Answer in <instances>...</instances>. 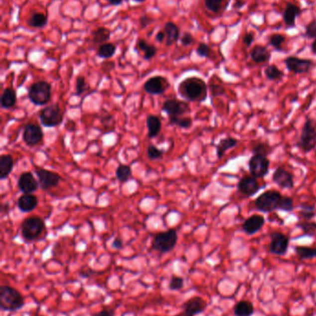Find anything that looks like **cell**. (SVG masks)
<instances>
[{
    "mask_svg": "<svg viewBox=\"0 0 316 316\" xmlns=\"http://www.w3.org/2000/svg\"><path fill=\"white\" fill-rule=\"evenodd\" d=\"M178 92L188 101L204 102L208 97V86L201 78H186L178 85Z\"/></svg>",
    "mask_w": 316,
    "mask_h": 316,
    "instance_id": "cell-1",
    "label": "cell"
},
{
    "mask_svg": "<svg viewBox=\"0 0 316 316\" xmlns=\"http://www.w3.org/2000/svg\"><path fill=\"white\" fill-rule=\"evenodd\" d=\"M24 306V299L20 291L11 286L0 288V309L4 312H16Z\"/></svg>",
    "mask_w": 316,
    "mask_h": 316,
    "instance_id": "cell-2",
    "label": "cell"
},
{
    "mask_svg": "<svg viewBox=\"0 0 316 316\" xmlns=\"http://www.w3.org/2000/svg\"><path fill=\"white\" fill-rule=\"evenodd\" d=\"M283 198V195L278 191H266L259 195L254 200V207L258 211L264 213H271L279 209V205Z\"/></svg>",
    "mask_w": 316,
    "mask_h": 316,
    "instance_id": "cell-3",
    "label": "cell"
},
{
    "mask_svg": "<svg viewBox=\"0 0 316 316\" xmlns=\"http://www.w3.org/2000/svg\"><path fill=\"white\" fill-rule=\"evenodd\" d=\"M297 146L304 153H310L316 148V126L311 117H307Z\"/></svg>",
    "mask_w": 316,
    "mask_h": 316,
    "instance_id": "cell-4",
    "label": "cell"
},
{
    "mask_svg": "<svg viewBox=\"0 0 316 316\" xmlns=\"http://www.w3.org/2000/svg\"><path fill=\"white\" fill-rule=\"evenodd\" d=\"M28 97L36 105H45L51 98V85L45 81L32 84L28 90Z\"/></svg>",
    "mask_w": 316,
    "mask_h": 316,
    "instance_id": "cell-5",
    "label": "cell"
},
{
    "mask_svg": "<svg viewBox=\"0 0 316 316\" xmlns=\"http://www.w3.org/2000/svg\"><path fill=\"white\" fill-rule=\"evenodd\" d=\"M45 228L46 225L44 220L37 216H33L22 222L20 226V232L22 238L26 241H33L39 238Z\"/></svg>",
    "mask_w": 316,
    "mask_h": 316,
    "instance_id": "cell-6",
    "label": "cell"
},
{
    "mask_svg": "<svg viewBox=\"0 0 316 316\" xmlns=\"http://www.w3.org/2000/svg\"><path fill=\"white\" fill-rule=\"evenodd\" d=\"M177 242V232L174 229H169L165 232L157 234L152 241V247L160 253H167L173 250Z\"/></svg>",
    "mask_w": 316,
    "mask_h": 316,
    "instance_id": "cell-7",
    "label": "cell"
},
{
    "mask_svg": "<svg viewBox=\"0 0 316 316\" xmlns=\"http://www.w3.org/2000/svg\"><path fill=\"white\" fill-rule=\"evenodd\" d=\"M40 121L46 128H54L59 126L63 120V114L59 105L46 106L40 111Z\"/></svg>",
    "mask_w": 316,
    "mask_h": 316,
    "instance_id": "cell-8",
    "label": "cell"
},
{
    "mask_svg": "<svg viewBox=\"0 0 316 316\" xmlns=\"http://www.w3.org/2000/svg\"><path fill=\"white\" fill-rule=\"evenodd\" d=\"M270 160L263 155H253L249 160L250 175L256 179H263L269 172Z\"/></svg>",
    "mask_w": 316,
    "mask_h": 316,
    "instance_id": "cell-9",
    "label": "cell"
},
{
    "mask_svg": "<svg viewBox=\"0 0 316 316\" xmlns=\"http://www.w3.org/2000/svg\"><path fill=\"white\" fill-rule=\"evenodd\" d=\"M270 238L269 251L271 253L278 256L286 255L289 250L290 238L280 231H273L270 234Z\"/></svg>",
    "mask_w": 316,
    "mask_h": 316,
    "instance_id": "cell-10",
    "label": "cell"
},
{
    "mask_svg": "<svg viewBox=\"0 0 316 316\" xmlns=\"http://www.w3.org/2000/svg\"><path fill=\"white\" fill-rule=\"evenodd\" d=\"M285 64L287 69L290 72L295 74H304L308 73L312 68L315 66V63L311 59L300 58L294 56H290L285 59Z\"/></svg>",
    "mask_w": 316,
    "mask_h": 316,
    "instance_id": "cell-11",
    "label": "cell"
},
{
    "mask_svg": "<svg viewBox=\"0 0 316 316\" xmlns=\"http://www.w3.org/2000/svg\"><path fill=\"white\" fill-rule=\"evenodd\" d=\"M161 109L169 116V117L182 116L184 114L190 112L189 105L177 99H169L165 101Z\"/></svg>",
    "mask_w": 316,
    "mask_h": 316,
    "instance_id": "cell-12",
    "label": "cell"
},
{
    "mask_svg": "<svg viewBox=\"0 0 316 316\" xmlns=\"http://www.w3.org/2000/svg\"><path fill=\"white\" fill-rule=\"evenodd\" d=\"M35 174L37 176L40 187L44 191L58 186L61 179L60 176L56 172L45 168H35Z\"/></svg>",
    "mask_w": 316,
    "mask_h": 316,
    "instance_id": "cell-13",
    "label": "cell"
},
{
    "mask_svg": "<svg viewBox=\"0 0 316 316\" xmlns=\"http://www.w3.org/2000/svg\"><path fill=\"white\" fill-rule=\"evenodd\" d=\"M257 179L252 175H245L237 183V191L246 197H252L261 190Z\"/></svg>",
    "mask_w": 316,
    "mask_h": 316,
    "instance_id": "cell-14",
    "label": "cell"
},
{
    "mask_svg": "<svg viewBox=\"0 0 316 316\" xmlns=\"http://www.w3.org/2000/svg\"><path fill=\"white\" fill-rule=\"evenodd\" d=\"M170 87L169 81L163 77V76H153L150 78L145 84H144V90L153 96H158L165 93V91L167 90Z\"/></svg>",
    "mask_w": 316,
    "mask_h": 316,
    "instance_id": "cell-15",
    "label": "cell"
},
{
    "mask_svg": "<svg viewBox=\"0 0 316 316\" xmlns=\"http://www.w3.org/2000/svg\"><path fill=\"white\" fill-rule=\"evenodd\" d=\"M273 181L281 189L291 190L294 188V175L284 168H277L272 177Z\"/></svg>",
    "mask_w": 316,
    "mask_h": 316,
    "instance_id": "cell-16",
    "label": "cell"
},
{
    "mask_svg": "<svg viewBox=\"0 0 316 316\" xmlns=\"http://www.w3.org/2000/svg\"><path fill=\"white\" fill-rule=\"evenodd\" d=\"M22 139L27 145L34 146L38 144L43 139V131L38 125L29 123L23 129Z\"/></svg>",
    "mask_w": 316,
    "mask_h": 316,
    "instance_id": "cell-17",
    "label": "cell"
},
{
    "mask_svg": "<svg viewBox=\"0 0 316 316\" xmlns=\"http://www.w3.org/2000/svg\"><path fill=\"white\" fill-rule=\"evenodd\" d=\"M207 307V303L202 298L193 297L184 304V316H196L202 314Z\"/></svg>",
    "mask_w": 316,
    "mask_h": 316,
    "instance_id": "cell-18",
    "label": "cell"
},
{
    "mask_svg": "<svg viewBox=\"0 0 316 316\" xmlns=\"http://www.w3.org/2000/svg\"><path fill=\"white\" fill-rule=\"evenodd\" d=\"M265 224V218L262 214H252L244 221L242 230L247 235L251 236L259 232Z\"/></svg>",
    "mask_w": 316,
    "mask_h": 316,
    "instance_id": "cell-19",
    "label": "cell"
},
{
    "mask_svg": "<svg viewBox=\"0 0 316 316\" xmlns=\"http://www.w3.org/2000/svg\"><path fill=\"white\" fill-rule=\"evenodd\" d=\"M18 186L20 188V192L24 194H31L36 192L39 187V182L35 180L32 172H23L20 175L18 180Z\"/></svg>",
    "mask_w": 316,
    "mask_h": 316,
    "instance_id": "cell-20",
    "label": "cell"
},
{
    "mask_svg": "<svg viewBox=\"0 0 316 316\" xmlns=\"http://www.w3.org/2000/svg\"><path fill=\"white\" fill-rule=\"evenodd\" d=\"M302 14V9L293 3H288L284 9L283 20L288 28L296 26V19Z\"/></svg>",
    "mask_w": 316,
    "mask_h": 316,
    "instance_id": "cell-21",
    "label": "cell"
},
{
    "mask_svg": "<svg viewBox=\"0 0 316 316\" xmlns=\"http://www.w3.org/2000/svg\"><path fill=\"white\" fill-rule=\"evenodd\" d=\"M250 58L256 64H264L270 60L271 53L264 45H255L250 51Z\"/></svg>",
    "mask_w": 316,
    "mask_h": 316,
    "instance_id": "cell-22",
    "label": "cell"
},
{
    "mask_svg": "<svg viewBox=\"0 0 316 316\" xmlns=\"http://www.w3.org/2000/svg\"><path fill=\"white\" fill-rule=\"evenodd\" d=\"M18 207L21 212L29 213L33 211L38 205L37 198L33 194H23L21 195L18 200Z\"/></svg>",
    "mask_w": 316,
    "mask_h": 316,
    "instance_id": "cell-23",
    "label": "cell"
},
{
    "mask_svg": "<svg viewBox=\"0 0 316 316\" xmlns=\"http://www.w3.org/2000/svg\"><path fill=\"white\" fill-rule=\"evenodd\" d=\"M166 34V45L170 46L176 43L180 38V29L174 22L167 21L163 27Z\"/></svg>",
    "mask_w": 316,
    "mask_h": 316,
    "instance_id": "cell-24",
    "label": "cell"
},
{
    "mask_svg": "<svg viewBox=\"0 0 316 316\" xmlns=\"http://www.w3.org/2000/svg\"><path fill=\"white\" fill-rule=\"evenodd\" d=\"M14 161L10 155H3L0 157V180L4 181L11 173L13 169Z\"/></svg>",
    "mask_w": 316,
    "mask_h": 316,
    "instance_id": "cell-25",
    "label": "cell"
},
{
    "mask_svg": "<svg viewBox=\"0 0 316 316\" xmlns=\"http://www.w3.org/2000/svg\"><path fill=\"white\" fill-rule=\"evenodd\" d=\"M237 141L236 138L233 137H226L222 139L220 142H218L216 145V155L219 159H221L224 154L226 153V151L230 150V149L236 147L237 145Z\"/></svg>",
    "mask_w": 316,
    "mask_h": 316,
    "instance_id": "cell-26",
    "label": "cell"
},
{
    "mask_svg": "<svg viewBox=\"0 0 316 316\" xmlns=\"http://www.w3.org/2000/svg\"><path fill=\"white\" fill-rule=\"evenodd\" d=\"M231 0H204L205 7L214 14L224 12Z\"/></svg>",
    "mask_w": 316,
    "mask_h": 316,
    "instance_id": "cell-27",
    "label": "cell"
},
{
    "mask_svg": "<svg viewBox=\"0 0 316 316\" xmlns=\"http://www.w3.org/2000/svg\"><path fill=\"white\" fill-rule=\"evenodd\" d=\"M112 32L106 27H99L92 32L93 45H102L107 43L111 38Z\"/></svg>",
    "mask_w": 316,
    "mask_h": 316,
    "instance_id": "cell-28",
    "label": "cell"
},
{
    "mask_svg": "<svg viewBox=\"0 0 316 316\" xmlns=\"http://www.w3.org/2000/svg\"><path fill=\"white\" fill-rule=\"evenodd\" d=\"M254 314V306L249 301H239L234 307L236 316H251Z\"/></svg>",
    "mask_w": 316,
    "mask_h": 316,
    "instance_id": "cell-29",
    "label": "cell"
},
{
    "mask_svg": "<svg viewBox=\"0 0 316 316\" xmlns=\"http://www.w3.org/2000/svg\"><path fill=\"white\" fill-rule=\"evenodd\" d=\"M147 127L149 130V138L154 139L158 135L161 129V121L157 116H149L147 118Z\"/></svg>",
    "mask_w": 316,
    "mask_h": 316,
    "instance_id": "cell-30",
    "label": "cell"
},
{
    "mask_svg": "<svg viewBox=\"0 0 316 316\" xmlns=\"http://www.w3.org/2000/svg\"><path fill=\"white\" fill-rule=\"evenodd\" d=\"M17 103L16 92L11 88H6L1 97V106L3 108H10Z\"/></svg>",
    "mask_w": 316,
    "mask_h": 316,
    "instance_id": "cell-31",
    "label": "cell"
},
{
    "mask_svg": "<svg viewBox=\"0 0 316 316\" xmlns=\"http://www.w3.org/2000/svg\"><path fill=\"white\" fill-rule=\"evenodd\" d=\"M137 45H138L139 50L144 53L143 58H144L145 60L152 59V58L156 55V53H157V47H156L155 45H150V44L146 41L145 39L139 38V40H138Z\"/></svg>",
    "mask_w": 316,
    "mask_h": 316,
    "instance_id": "cell-32",
    "label": "cell"
},
{
    "mask_svg": "<svg viewBox=\"0 0 316 316\" xmlns=\"http://www.w3.org/2000/svg\"><path fill=\"white\" fill-rule=\"evenodd\" d=\"M27 24L31 28H44L47 24V15L45 13H33L30 19L27 20Z\"/></svg>",
    "mask_w": 316,
    "mask_h": 316,
    "instance_id": "cell-33",
    "label": "cell"
},
{
    "mask_svg": "<svg viewBox=\"0 0 316 316\" xmlns=\"http://www.w3.org/2000/svg\"><path fill=\"white\" fill-rule=\"evenodd\" d=\"M294 251L297 256L301 260L316 258V247L307 246H296Z\"/></svg>",
    "mask_w": 316,
    "mask_h": 316,
    "instance_id": "cell-34",
    "label": "cell"
},
{
    "mask_svg": "<svg viewBox=\"0 0 316 316\" xmlns=\"http://www.w3.org/2000/svg\"><path fill=\"white\" fill-rule=\"evenodd\" d=\"M299 217L300 219L312 220L316 215V206L308 203H303L300 205Z\"/></svg>",
    "mask_w": 316,
    "mask_h": 316,
    "instance_id": "cell-35",
    "label": "cell"
},
{
    "mask_svg": "<svg viewBox=\"0 0 316 316\" xmlns=\"http://www.w3.org/2000/svg\"><path fill=\"white\" fill-rule=\"evenodd\" d=\"M116 49H117V47L113 43L107 42L105 44L99 45L97 55L99 58L108 59V58H112L115 55Z\"/></svg>",
    "mask_w": 316,
    "mask_h": 316,
    "instance_id": "cell-36",
    "label": "cell"
},
{
    "mask_svg": "<svg viewBox=\"0 0 316 316\" xmlns=\"http://www.w3.org/2000/svg\"><path fill=\"white\" fill-rule=\"evenodd\" d=\"M297 227L303 230V235L315 237L316 235V222L311 220H303L296 224Z\"/></svg>",
    "mask_w": 316,
    "mask_h": 316,
    "instance_id": "cell-37",
    "label": "cell"
},
{
    "mask_svg": "<svg viewBox=\"0 0 316 316\" xmlns=\"http://www.w3.org/2000/svg\"><path fill=\"white\" fill-rule=\"evenodd\" d=\"M264 75L270 81H280L283 79L285 73L276 65L272 64L265 68Z\"/></svg>",
    "mask_w": 316,
    "mask_h": 316,
    "instance_id": "cell-38",
    "label": "cell"
},
{
    "mask_svg": "<svg viewBox=\"0 0 316 316\" xmlns=\"http://www.w3.org/2000/svg\"><path fill=\"white\" fill-rule=\"evenodd\" d=\"M286 42V37L280 33H273L268 38V43L277 51H283V45Z\"/></svg>",
    "mask_w": 316,
    "mask_h": 316,
    "instance_id": "cell-39",
    "label": "cell"
},
{
    "mask_svg": "<svg viewBox=\"0 0 316 316\" xmlns=\"http://www.w3.org/2000/svg\"><path fill=\"white\" fill-rule=\"evenodd\" d=\"M169 122L171 125H175L183 129H188L191 127L193 120L189 116H178V117H169Z\"/></svg>",
    "mask_w": 316,
    "mask_h": 316,
    "instance_id": "cell-40",
    "label": "cell"
},
{
    "mask_svg": "<svg viewBox=\"0 0 316 316\" xmlns=\"http://www.w3.org/2000/svg\"><path fill=\"white\" fill-rule=\"evenodd\" d=\"M116 178L121 182H126L132 176V170L129 166L126 165H120L116 169Z\"/></svg>",
    "mask_w": 316,
    "mask_h": 316,
    "instance_id": "cell-41",
    "label": "cell"
},
{
    "mask_svg": "<svg viewBox=\"0 0 316 316\" xmlns=\"http://www.w3.org/2000/svg\"><path fill=\"white\" fill-rule=\"evenodd\" d=\"M251 151L253 155H263L267 157L272 153V147L266 142H258L253 145Z\"/></svg>",
    "mask_w": 316,
    "mask_h": 316,
    "instance_id": "cell-42",
    "label": "cell"
},
{
    "mask_svg": "<svg viewBox=\"0 0 316 316\" xmlns=\"http://www.w3.org/2000/svg\"><path fill=\"white\" fill-rule=\"evenodd\" d=\"M280 211L283 212H291L294 210V201L289 196H283L281 203L279 205V209Z\"/></svg>",
    "mask_w": 316,
    "mask_h": 316,
    "instance_id": "cell-43",
    "label": "cell"
},
{
    "mask_svg": "<svg viewBox=\"0 0 316 316\" xmlns=\"http://www.w3.org/2000/svg\"><path fill=\"white\" fill-rule=\"evenodd\" d=\"M184 278H181V277H177V276H173V277L170 279L168 288H169V290H171V291H180V290H182V289L184 288Z\"/></svg>",
    "mask_w": 316,
    "mask_h": 316,
    "instance_id": "cell-44",
    "label": "cell"
},
{
    "mask_svg": "<svg viewBox=\"0 0 316 316\" xmlns=\"http://www.w3.org/2000/svg\"><path fill=\"white\" fill-rule=\"evenodd\" d=\"M88 86L86 84V79L84 76H79L76 79V84H75V95L81 96L87 90Z\"/></svg>",
    "mask_w": 316,
    "mask_h": 316,
    "instance_id": "cell-45",
    "label": "cell"
},
{
    "mask_svg": "<svg viewBox=\"0 0 316 316\" xmlns=\"http://www.w3.org/2000/svg\"><path fill=\"white\" fill-rule=\"evenodd\" d=\"M147 154L150 159L155 160L160 158L163 155V151L160 149L157 148L155 145H150L147 150Z\"/></svg>",
    "mask_w": 316,
    "mask_h": 316,
    "instance_id": "cell-46",
    "label": "cell"
},
{
    "mask_svg": "<svg viewBox=\"0 0 316 316\" xmlns=\"http://www.w3.org/2000/svg\"><path fill=\"white\" fill-rule=\"evenodd\" d=\"M196 53L200 58H208L210 56V53H211V48L209 45H206L205 43H200L196 49Z\"/></svg>",
    "mask_w": 316,
    "mask_h": 316,
    "instance_id": "cell-47",
    "label": "cell"
},
{
    "mask_svg": "<svg viewBox=\"0 0 316 316\" xmlns=\"http://www.w3.org/2000/svg\"><path fill=\"white\" fill-rule=\"evenodd\" d=\"M210 91L212 97H222L225 94V88L221 84H211L210 85Z\"/></svg>",
    "mask_w": 316,
    "mask_h": 316,
    "instance_id": "cell-48",
    "label": "cell"
},
{
    "mask_svg": "<svg viewBox=\"0 0 316 316\" xmlns=\"http://www.w3.org/2000/svg\"><path fill=\"white\" fill-rule=\"evenodd\" d=\"M305 35L310 39H316V19H313L305 29Z\"/></svg>",
    "mask_w": 316,
    "mask_h": 316,
    "instance_id": "cell-49",
    "label": "cell"
},
{
    "mask_svg": "<svg viewBox=\"0 0 316 316\" xmlns=\"http://www.w3.org/2000/svg\"><path fill=\"white\" fill-rule=\"evenodd\" d=\"M194 42V38L190 32H185L181 37V44L184 46H188L192 45V43Z\"/></svg>",
    "mask_w": 316,
    "mask_h": 316,
    "instance_id": "cell-50",
    "label": "cell"
},
{
    "mask_svg": "<svg viewBox=\"0 0 316 316\" xmlns=\"http://www.w3.org/2000/svg\"><path fill=\"white\" fill-rule=\"evenodd\" d=\"M154 19H152L150 16L148 15H142L139 19V23L142 29H145L146 27L150 25L152 22H153Z\"/></svg>",
    "mask_w": 316,
    "mask_h": 316,
    "instance_id": "cell-51",
    "label": "cell"
},
{
    "mask_svg": "<svg viewBox=\"0 0 316 316\" xmlns=\"http://www.w3.org/2000/svg\"><path fill=\"white\" fill-rule=\"evenodd\" d=\"M255 37H254V33L253 32H248L245 36H244L243 42L247 46H250L251 44L254 42Z\"/></svg>",
    "mask_w": 316,
    "mask_h": 316,
    "instance_id": "cell-52",
    "label": "cell"
},
{
    "mask_svg": "<svg viewBox=\"0 0 316 316\" xmlns=\"http://www.w3.org/2000/svg\"><path fill=\"white\" fill-rule=\"evenodd\" d=\"M115 310L113 309H105V310L100 311L99 313L94 314L92 316H114Z\"/></svg>",
    "mask_w": 316,
    "mask_h": 316,
    "instance_id": "cell-53",
    "label": "cell"
},
{
    "mask_svg": "<svg viewBox=\"0 0 316 316\" xmlns=\"http://www.w3.org/2000/svg\"><path fill=\"white\" fill-rule=\"evenodd\" d=\"M112 248L115 249V250H121V249H123V247H124V243H123L122 239L116 238V239H114V240L112 241Z\"/></svg>",
    "mask_w": 316,
    "mask_h": 316,
    "instance_id": "cell-54",
    "label": "cell"
},
{
    "mask_svg": "<svg viewBox=\"0 0 316 316\" xmlns=\"http://www.w3.org/2000/svg\"><path fill=\"white\" fill-rule=\"evenodd\" d=\"M165 39H166V34H165L164 31H159L155 36V40L158 43H162Z\"/></svg>",
    "mask_w": 316,
    "mask_h": 316,
    "instance_id": "cell-55",
    "label": "cell"
},
{
    "mask_svg": "<svg viewBox=\"0 0 316 316\" xmlns=\"http://www.w3.org/2000/svg\"><path fill=\"white\" fill-rule=\"evenodd\" d=\"M245 1H242V0H236L235 1V3H234V8H240V7H242V6L245 5Z\"/></svg>",
    "mask_w": 316,
    "mask_h": 316,
    "instance_id": "cell-56",
    "label": "cell"
},
{
    "mask_svg": "<svg viewBox=\"0 0 316 316\" xmlns=\"http://www.w3.org/2000/svg\"><path fill=\"white\" fill-rule=\"evenodd\" d=\"M112 6H120L123 2H124V0H107Z\"/></svg>",
    "mask_w": 316,
    "mask_h": 316,
    "instance_id": "cell-57",
    "label": "cell"
},
{
    "mask_svg": "<svg viewBox=\"0 0 316 316\" xmlns=\"http://www.w3.org/2000/svg\"><path fill=\"white\" fill-rule=\"evenodd\" d=\"M311 50L313 52V54L316 56V39H315V41L313 42V44L311 45Z\"/></svg>",
    "mask_w": 316,
    "mask_h": 316,
    "instance_id": "cell-58",
    "label": "cell"
},
{
    "mask_svg": "<svg viewBox=\"0 0 316 316\" xmlns=\"http://www.w3.org/2000/svg\"><path fill=\"white\" fill-rule=\"evenodd\" d=\"M134 2H137V3H141V2H144L146 0H133Z\"/></svg>",
    "mask_w": 316,
    "mask_h": 316,
    "instance_id": "cell-59",
    "label": "cell"
},
{
    "mask_svg": "<svg viewBox=\"0 0 316 316\" xmlns=\"http://www.w3.org/2000/svg\"></svg>",
    "mask_w": 316,
    "mask_h": 316,
    "instance_id": "cell-60",
    "label": "cell"
}]
</instances>
